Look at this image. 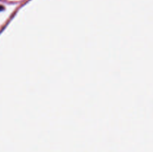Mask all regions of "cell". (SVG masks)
<instances>
[{"mask_svg":"<svg viewBox=\"0 0 153 152\" xmlns=\"http://www.w3.org/2000/svg\"><path fill=\"white\" fill-rule=\"evenodd\" d=\"M3 9H4V7H2V6H1V5H0V10H3Z\"/></svg>","mask_w":153,"mask_h":152,"instance_id":"1","label":"cell"}]
</instances>
